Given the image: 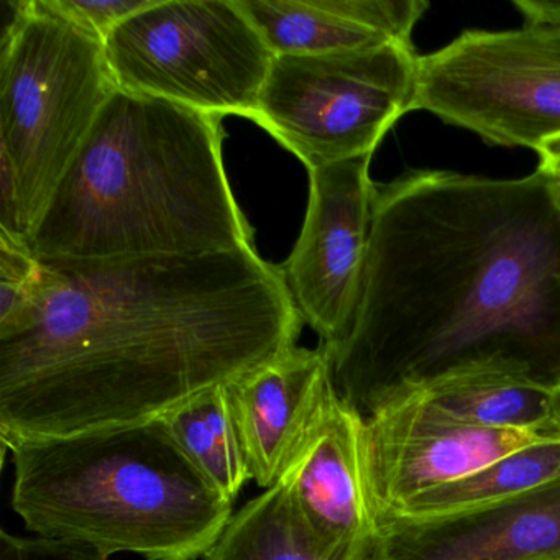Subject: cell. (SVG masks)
I'll list each match as a JSON object with an SVG mask.
<instances>
[{"mask_svg":"<svg viewBox=\"0 0 560 560\" xmlns=\"http://www.w3.org/2000/svg\"><path fill=\"white\" fill-rule=\"evenodd\" d=\"M539 168L547 170V172L560 178V136L547 140L539 150Z\"/></svg>","mask_w":560,"mask_h":560,"instance_id":"7402d4cb","label":"cell"},{"mask_svg":"<svg viewBox=\"0 0 560 560\" xmlns=\"http://www.w3.org/2000/svg\"><path fill=\"white\" fill-rule=\"evenodd\" d=\"M11 5L0 45V162L18 185L28 242L119 88L103 40L55 14L45 0Z\"/></svg>","mask_w":560,"mask_h":560,"instance_id":"5b68a950","label":"cell"},{"mask_svg":"<svg viewBox=\"0 0 560 560\" xmlns=\"http://www.w3.org/2000/svg\"><path fill=\"white\" fill-rule=\"evenodd\" d=\"M48 268L24 238L0 232V337L21 329L37 306Z\"/></svg>","mask_w":560,"mask_h":560,"instance_id":"d6986e66","label":"cell"},{"mask_svg":"<svg viewBox=\"0 0 560 560\" xmlns=\"http://www.w3.org/2000/svg\"><path fill=\"white\" fill-rule=\"evenodd\" d=\"M415 110L491 145L537 152L560 136V25L465 31L422 55Z\"/></svg>","mask_w":560,"mask_h":560,"instance_id":"ba28073f","label":"cell"},{"mask_svg":"<svg viewBox=\"0 0 560 560\" xmlns=\"http://www.w3.org/2000/svg\"><path fill=\"white\" fill-rule=\"evenodd\" d=\"M385 560H560V477L432 517H378Z\"/></svg>","mask_w":560,"mask_h":560,"instance_id":"7c38bea8","label":"cell"},{"mask_svg":"<svg viewBox=\"0 0 560 560\" xmlns=\"http://www.w3.org/2000/svg\"><path fill=\"white\" fill-rule=\"evenodd\" d=\"M202 560H323L281 481L232 514ZM370 560H385L383 547Z\"/></svg>","mask_w":560,"mask_h":560,"instance_id":"ac0fdd59","label":"cell"},{"mask_svg":"<svg viewBox=\"0 0 560 560\" xmlns=\"http://www.w3.org/2000/svg\"><path fill=\"white\" fill-rule=\"evenodd\" d=\"M526 22L560 25V0H514Z\"/></svg>","mask_w":560,"mask_h":560,"instance_id":"44dd1931","label":"cell"},{"mask_svg":"<svg viewBox=\"0 0 560 560\" xmlns=\"http://www.w3.org/2000/svg\"><path fill=\"white\" fill-rule=\"evenodd\" d=\"M372 156L310 170V202L300 238L281 271L301 320L324 349L349 332L369 255L376 185Z\"/></svg>","mask_w":560,"mask_h":560,"instance_id":"9c48e42d","label":"cell"},{"mask_svg":"<svg viewBox=\"0 0 560 560\" xmlns=\"http://www.w3.org/2000/svg\"><path fill=\"white\" fill-rule=\"evenodd\" d=\"M324 350L363 416L462 376L560 389V178L418 170L376 186L355 314Z\"/></svg>","mask_w":560,"mask_h":560,"instance_id":"6da1fadb","label":"cell"},{"mask_svg":"<svg viewBox=\"0 0 560 560\" xmlns=\"http://www.w3.org/2000/svg\"><path fill=\"white\" fill-rule=\"evenodd\" d=\"M550 441L462 421L419 395L365 416L363 458L376 521L432 488L480 470L503 455Z\"/></svg>","mask_w":560,"mask_h":560,"instance_id":"30bf717a","label":"cell"},{"mask_svg":"<svg viewBox=\"0 0 560 560\" xmlns=\"http://www.w3.org/2000/svg\"><path fill=\"white\" fill-rule=\"evenodd\" d=\"M104 48L119 90L250 120L275 60L237 0H153Z\"/></svg>","mask_w":560,"mask_h":560,"instance_id":"8992f818","label":"cell"},{"mask_svg":"<svg viewBox=\"0 0 560 560\" xmlns=\"http://www.w3.org/2000/svg\"><path fill=\"white\" fill-rule=\"evenodd\" d=\"M153 0H45L55 14L100 40L127 19L152 5Z\"/></svg>","mask_w":560,"mask_h":560,"instance_id":"ffe728a7","label":"cell"},{"mask_svg":"<svg viewBox=\"0 0 560 560\" xmlns=\"http://www.w3.org/2000/svg\"><path fill=\"white\" fill-rule=\"evenodd\" d=\"M418 393L471 424L560 439V389L514 376L475 375L442 380Z\"/></svg>","mask_w":560,"mask_h":560,"instance_id":"9a60e30c","label":"cell"},{"mask_svg":"<svg viewBox=\"0 0 560 560\" xmlns=\"http://www.w3.org/2000/svg\"><path fill=\"white\" fill-rule=\"evenodd\" d=\"M14 465L12 508L40 539L109 559L205 556L232 503L188 457L165 419L21 439L4 444Z\"/></svg>","mask_w":560,"mask_h":560,"instance_id":"277c9868","label":"cell"},{"mask_svg":"<svg viewBox=\"0 0 560 560\" xmlns=\"http://www.w3.org/2000/svg\"><path fill=\"white\" fill-rule=\"evenodd\" d=\"M275 57L412 45L424 0H237Z\"/></svg>","mask_w":560,"mask_h":560,"instance_id":"5bb4252c","label":"cell"},{"mask_svg":"<svg viewBox=\"0 0 560 560\" xmlns=\"http://www.w3.org/2000/svg\"><path fill=\"white\" fill-rule=\"evenodd\" d=\"M559 477L560 439H550L516 448L474 474L424 491L385 516H444L516 497Z\"/></svg>","mask_w":560,"mask_h":560,"instance_id":"2e32d148","label":"cell"},{"mask_svg":"<svg viewBox=\"0 0 560 560\" xmlns=\"http://www.w3.org/2000/svg\"><path fill=\"white\" fill-rule=\"evenodd\" d=\"M415 45L385 44L319 55H278L255 110L264 127L310 170L373 156L415 110Z\"/></svg>","mask_w":560,"mask_h":560,"instance_id":"52a82bcc","label":"cell"},{"mask_svg":"<svg viewBox=\"0 0 560 560\" xmlns=\"http://www.w3.org/2000/svg\"><path fill=\"white\" fill-rule=\"evenodd\" d=\"M162 418L199 470L234 501L252 478L225 385L188 399Z\"/></svg>","mask_w":560,"mask_h":560,"instance_id":"e0dca14e","label":"cell"},{"mask_svg":"<svg viewBox=\"0 0 560 560\" xmlns=\"http://www.w3.org/2000/svg\"><path fill=\"white\" fill-rule=\"evenodd\" d=\"M44 261L37 306L0 337L2 444L162 418L300 336L281 267L254 245Z\"/></svg>","mask_w":560,"mask_h":560,"instance_id":"7a4b0ae2","label":"cell"},{"mask_svg":"<svg viewBox=\"0 0 560 560\" xmlns=\"http://www.w3.org/2000/svg\"><path fill=\"white\" fill-rule=\"evenodd\" d=\"M365 416L334 389L281 478L323 560H370L380 547L363 458Z\"/></svg>","mask_w":560,"mask_h":560,"instance_id":"8fae6325","label":"cell"},{"mask_svg":"<svg viewBox=\"0 0 560 560\" xmlns=\"http://www.w3.org/2000/svg\"><path fill=\"white\" fill-rule=\"evenodd\" d=\"M225 389L250 478L268 490L287 474L336 388L326 350L294 346Z\"/></svg>","mask_w":560,"mask_h":560,"instance_id":"4fadbf2b","label":"cell"},{"mask_svg":"<svg viewBox=\"0 0 560 560\" xmlns=\"http://www.w3.org/2000/svg\"><path fill=\"white\" fill-rule=\"evenodd\" d=\"M221 116L117 90L28 238L42 260L250 247L222 162Z\"/></svg>","mask_w":560,"mask_h":560,"instance_id":"3957f363","label":"cell"}]
</instances>
